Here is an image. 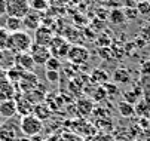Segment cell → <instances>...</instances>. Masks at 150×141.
<instances>
[{"label": "cell", "instance_id": "1", "mask_svg": "<svg viewBox=\"0 0 150 141\" xmlns=\"http://www.w3.org/2000/svg\"><path fill=\"white\" fill-rule=\"evenodd\" d=\"M33 37L28 31L19 30L15 33L9 34V40H8V51H11L12 54L18 55V54H24V52H30V48L33 45Z\"/></svg>", "mask_w": 150, "mask_h": 141}, {"label": "cell", "instance_id": "2", "mask_svg": "<svg viewBox=\"0 0 150 141\" xmlns=\"http://www.w3.org/2000/svg\"><path fill=\"white\" fill-rule=\"evenodd\" d=\"M19 129L23 132V135L31 138V137L40 135V132L43 131V122L34 114L23 116L19 120Z\"/></svg>", "mask_w": 150, "mask_h": 141}, {"label": "cell", "instance_id": "3", "mask_svg": "<svg viewBox=\"0 0 150 141\" xmlns=\"http://www.w3.org/2000/svg\"><path fill=\"white\" fill-rule=\"evenodd\" d=\"M30 2L28 0H6V13L8 16H16L24 18L30 11Z\"/></svg>", "mask_w": 150, "mask_h": 141}, {"label": "cell", "instance_id": "4", "mask_svg": "<svg viewBox=\"0 0 150 141\" xmlns=\"http://www.w3.org/2000/svg\"><path fill=\"white\" fill-rule=\"evenodd\" d=\"M89 56H91V54H89L88 48H85L82 45H71L67 59L73 66H83L89 61Z\"/></svg>", "mask_w": 150, "mask_h": 141}, {"label": "cell", "instance_id": "5", "mask_svg": "<svg viewBox=\"0 0 150 141\" xmlns=\"http://www.w3.org/2000/svg\"><path fill=\"white\" fill-rule=\"evenodd\" d=\"M70 48H71V43L67 42V39L64 36H55L49 46V51H51L52 56L61 59V58H67Z\"/></svg>", "mask_w": 150, "mask_h": 141}, {"label": "cell", "instance_id": "6", "mask_svg": "<svg viewBox=\"0 0 150 141\" xmlns=\"http://www.w3.org/2000/svg\"><path fill=\"white\" fill-rule=\"evenodd\" d=\"M19 131V123L13 122V117L3 120L0 126V141H16Z\"/></svg>", "mask_w": 150, "mask_h": 141}, {"label": "cell", "instance_id": "7", "mask_svg": "<svg viewBox=\"0 0 150 141\" xmlns=\"http://www.w3.org/2000/svg\"><path fill=\"white\" fill-rule=\"evenodd\" d=\"M55 34L52 31L51 27H46V25H40L36 31H34V36H33V42L39 46H45V48H49L52 40H54Z\"/></svg>", "mask_w": 150, "mask_h": 141}, {"label": "cell", "instance_id": "8", "mask_svg": "<svg viewBox=\"0 0 150 141\" xmlns=\"http://www.w3.org/2000/svg\"><path fill=\"white\" fill-rule=\"evenodd\" d=\"M16 85H18V89H19L21 94L31 92V91H34V89H37L40 86L39 85V77L33 71H25Z\"/></svg>", "mask_w": 150, "mask_h": 141}, {"label": "cell", "instance_id": "9", "mask_svg": "<svg viewBox=\"0 0 150 141\" xmlns=\"http://www.w3.org/2000/svg\"><path fill=\"white\" fill-rule=\"evenodd\" d=\"M42 23H43V13L34 9H30L28 13L23 18V27L27 31H36L42 25Z\"/></svg>", "mask_w": 150, "mask_h": 141}, {"label": "cell", "instance_id": "10", "mask_svg": "<svg viewBox=\"0 0 150 141\" xmlns=\"http://www.w3.org/2000/svg\"><path fill=\"white\" fill-rule=\"evenodd\" d=\"M30 55L33 56L36 66H45V64L48 63V59L52 56L49 48L39 46V45H36V43L31 45V48H30Z\"/></svg>", "mask_w": 150, "mask_h": 141}, {"label": "cell", "instance_id": "11", "mask_svg": "<svg viewBox=\"0 0 150 141\" xmlns=\"http://www.w3.org/2000/svg\"><path fill=\"white\" fill-rule=\"evenodd\" d=\"M16 88L8 77L0 79V101H6V99H15L16 97Z\"/></svg>", "mask_w": 150, "mask_h": 141}, {"label": "cell", "instance_id": "12", "mask_svg": "<svg viewBox=\"0 0 150 141\" xmlns=\"http://www.w3.org/2000/svg\"><path fill=\"white\" fill-rule=\"evenodd\" d=\"M15 101H16V111L18 114L23 117V116H28V114H33V110H34V104L30 103L28 99L24 97V94H19L15 97Z\"/></svg>", "mask_w": 150, "mask_h": 141}, {"label": "cell", "instance_id": "13", "mask_svg": "<svg viewBox=\"0 0 150 141\" xmlns=\"http://www.w3.org/2000/svg\"><path fill=\"white\" fill-rule=\"evenodd\" d=\"M18 114L16 111V101L15 99H6V101H0V117L3 120L12 119Z\"/></svg>", "mask_w": 150, "mask_h": 141}, {"label": "cell", "instance_id": "14", "mask_svg": "<svg viewBox=\"0 0 150 141\" xmlns=\"http://www.w3.org/2000/svg\"><path fill=\"white\" fill-rule=\"evenodd\" d=\"M15 64L19 66L24 71H33L34 68V59L30 55V52H24V54H18L15 55Z\"/></svg>", "mask_w": 150, "mask_h": 141}, {"label": "cell", "instance_id": "15", "mask_svg": "<svg viewBox=\"0 0 150 141\" xmlns=\"http://www.w3.org/2000/svg\"><path fill=\"white\" fill-rule=\"evenodd\" d=\"M122 95H123V101H126V103H129V104H137L140 99L143 98V92H141V88H138V86H132L131 89H126V91H123L122 92Z\"/></svg>", "mask_w": 150, "mask_h": 141}, {"label": "cell", "instance_id": "16", "mask_svg": "<svg viewBox=\"0 0 150 141\" xmlns=\"http://www.w3.org/2000/svg\"><path fill=\"white\" fill-rule=\"evenodd\" d=\"M33 114L36 117H39L42 122H45V120H48L52 114V110L49 109V106L46 103H39L34 106V110H33Z\"/></svg>", "mask_w": 150, "mask_h": 141}, {"label": "cell", "instance_id": "17", "mask_svg": "<svg viewBox=\"0 0 150 141\" xmlns=\"http://www.w3.org/2000/svg\"><path fill=\"white\" fill-rule=\"evenodd\" d=\"M107 21H110V23L115 24V25H120V24H123V23L126 21L123 9H122V8H113V9H110Z\"/></svg>", "mask_w": 150, "mask_h": 141}, {"label": "cell", "instance_id": "18", "mask_svg": "<svg viewBox=\"0 0 150 141\" xmlns=\"http://www.w3.org/2000/svg\"><path fill=\"white\" fill-rule=\"evenodd\" d=\"M117 111H119L120 116L125 117V119H131V117H134V116L137 114V113H135V106L126 103V101H119V103H117Z\"/></svg>", "mask_w": 150, "mask_h": 141}, {"label": "cell", "instance_id": "19", "mask_svg": "<svg viewBox=\"0 0 150 141\" xmlns=\"http://www.w3.org/2000/svg\"><path fill=\"white\" fill-rule=\"evenodd\" d=\"M76 109H77V113L82 114V116H88L94 111V103L88 98H82L76 103Z\"/></svg>", "mask_w": 150, "mask_h": 141}, {"label": "cell", "instance_id": "20", "mask_svg": "<svg viewBox=\"0 0 150 141\" xmlns=\"http://www.w3.org/2000/svg\"><path fill=\"white\" fill-rule=\"evenodd\" d=\"M5 28L9 33H15L23 30V18H16V16H8L5 21Z\"/></svg>", "mask_w": 150, "mask_h": 141}, {"label": "cell", "instance_id": "21", "mask_svg": "<svg viewBox=\"0 0 150 141\" xmlns=\"http://www.w3.org/2000/svg\"><path fill=\"white\" fill-rule=\"evenodd\" d=\"M113 82L120 83V85L129 83L131 82V73L126 68H116L115 73H113Z\"/></svg>", "mask_w": 150, "mask_h": 141}, {"label": "cell", "instance_id": "22", "mask_svg": "<svg viewBox=\"0 0 150 141\" xmlns=\"http://www.w3.org/2000/svg\"><path fill=\"white\" fill-rule=\"evenodd\" d=\"M91 77H92L94 82L98 83L100 86H103V85H105L107 82H109V73H107L105 70H103V68H95V70H92Z\"/></svg>", "mask_w": 150, "mask_h": 141}, {"label": "cell", "instance_id": "23", "mask_svg": "<svg viewBox=\"0 0 150 141\" xmlns=\"http://www.w3.org/2000/svg\"><path fill=\"white\" fill-rule=\"evenodd\" d=\"M24 73H25V71H24L23 68L15 64L13 67H11L9 70H6V77L11 80L12 83H18V82H19V79L23 77Z\"/></svg>", "mask_w": 150, "mask_h": 141}, {"label": "cell", "instance_id": "24", "mask_svg": "<svg viewBox=\"0 0 150 141\" xmlns=\"http://www.w3.org/2000/svg\"><path fill=\"white\" fill-rule=\"evenodd\" d=\"M135 113H137L138 116H141V117H149V116H150V104H149L147 99L141 98L140 101L137 103V106H135Z\"/></svg>", "mask_w": 150, "mask_h": 141}, {"label": "cell", "instance_id": "25", "mask_svg": "<svg viewBox=\"0 0 150 141\" xmlns=\"http://www.w3.org/2000/svg\"><path fill=\"white\" fill-rule=\"evenodd\" d=\"M30 2V8L31 9H34V11H37V12H46L48 11V8H49V0H28Z\"/></svg>", "mask_w": 150, "mask_h": 141}, {"label": "cell", "instance_id": "26", "mask_svg": "<svg viewBox=\"0 0 150 141\" xmlns=\"http://www.w3.org/2000/svg\"><path fill=\"white\" fill-rule=\"evenodd\" d=\"M45 67H46V71H59L61 70V59L51 56L48 59V63L45 64Z\"/></svg>", "mask_w": 150, "mask_h": 141}, {"label": "cell", "instance_id": "27", "mask_svg": "<svg viewBox=\"0 0 150 141\" xmlns=\"http://www.w3.org/2000/svg\"><path fill=\"white\" fill-rule=\"evenodd\" d=\"M122 9H123V12H125V18H126V21H135V19L140 16V15H138V11H137V6H135V8H128V6H123Z\"/></svg>", "mask_w": 150, "mask_h": 141}, {"label": "cell", "instance_id": "28", "mask_svg": "<svg viewBox=\"0 0 150 141\" xmlns=\"http://www.w3.org/2000/svg\"><path fill=\"white\" fill-rule=\"evenodd\" d=\"M137 11H138V15L140 16H150V0L147 2H141V3H137Z\"/></svg>", "mask_w": 150, "mask_h": 141}, {"label": "cell", "instance_id": "29", "mask_svg": "<svg viewBox=\"0 0 150 141\" xmlns=\"http://www.w3.org/2000/svg\"><path fill=\"white\" fill-rule=\"evenodd\" d=\"M9 31L5 27H0V49H8V40H9Z\"/></svg>", "mask_w": 150, "mask_h": 141}, {"label": "cell", "instance_id": "30", "mask_svg": "<svg viewBox=\"0 0 150 141\" xmlns=\"http://www.w3.org/2000/svg\"><path fill=\"white\" fill-rule=\"evenodd\" d=\"M95 92H97V94H94V99H95V101H101V99H104L107 97V92H105L104 86H98L95 89Z\"/></svg>", "mask_w": 150, "mask_h": 141}, {"label": "cell", "instance_id": "31", "mask_svg": "<svg viewBox=\"0 0 150 141\" xmlns=\"http://www.w3.org/2000/svg\"><path fill=\"white\" fill-rule=\"evenodd\" d=\"M138 37H141V39L144 40V42H149V40H150V27H149V25L143 27V28L140 30Z\"/></svg>", "mask_w": 150, "mask_h": 141}, {"label": "cell", "instance_id": "32", "mask_svg": "<svg viewBox=\"0 0 150 141\" xmlns=\"http://www.w3.org/2000/svg\"><path fill=\"white\" fill-rule=\"evenodd\" d=\"M46 79L51 83H57L59 79V74H58V71H46Z\"/></svg>", "mask_w": 150, "mask_h": 141}, {"label": "cell", "instance_id": "33", "mask_svg": "<svg viewBox=\"0 0 150 141\" xmlns=\"http://www.w3.org/2000/svg\"><path fill=\"white\" fill-rule=\"evenodd\" d=\"M141 73H143L144 76H149V74H150V61L141 64Z\"/></svg>", "mask_w": 150, "mask_h": 141}, {"label": "cell", "instance_id": "34", "mask_svg": "<svg viewBox=\"0 0 150 141\" xmlns=\"http://www.w3.org/2000/svg\"><path fill=\"white\" fill-rule=\"evenodd\" d=\"M67 2H70V0H49L51 5H57V6H64Z\"/></svg>", "mask_w": 150, "mask_h": 141}, {"label": "cell", "instance_id": "35", "mask_svg": "<svg viewBox=\"0 0 150 141\" xmlns=\"http://www.w3.org/2000/svg\"><path fill=\"white\" fill-rule=\"evenodd\" d=\"M98 43H107V46H109V43H110V40H107L105 37H104V39H103V37H100V39H98Z\"/></svg>", "mask_w": 150, "mask_h": 141}, {"label": "cell", "instance_id": "36", "mask_svg": "<svg viewBox=\"0 0 150 141\" xmlns=\"http://www.w3.org/2000/svg\"><path fill=\"white\" fill-rule=\"evenodd\" d=\"M43 141H61L58 137H55V135H52V137H49L48 140H43Z\"/></svg>", "mask_w": 150, "mask_h": 141}, {"label": "cell", "instance_id": "37", "mask_svg": "<svg viewBox=\"0 0 150 141\" xmlns=\"http://www.w3.org/2000/svg\"><path fill=\"white\" fill-rule=\"evenodd\" d=\"M3 77H6V70L0 67V79H3Z\"/></svg>", "mask_w": 150, "mask_h": 141}, {"label": "cell", "instance_id": "38", "mask_svg": "<svg viewBox=\"0 0 150 141\" xmlns=\"http://www.w3.org/2000/svg\"><path fill=\"white\" fill-rule=\"evenodd\" d=\"M82 2V0H70V3H73V5H79Z\"/></svg>", "mask_w": 150, "mask_h": 141}, {"label": "cell", "instance_id": "39", "mask_svg": "<svg viewBox=\"0 0 150 141\" xmlns=\"http://www.w3.org/2000/svg\"><path fill=\"white\" fill-rule=\"evenodd\" d=\"M2 58H3V51L0 49V61H2Z\"/></svg>", "mask_w": 150, "mask_h": 141}, {"label": "cell", "instance_id": "40", "mask_svg": "<svg viewBox=\"0 0 150 141\" xmlns=\"http://www.w3.org/2000/svg\"><path fill=\"white\" fill-rule=\"evenodd\" d=\"M135 3H141V2H147V0H134Z\"/></svg>", "mask_w": 150, "mask_h": 141}, {"label": "cell", "instance_id": "41", "mask_svg": "<svg viewBox=\"0 0 150 141\" xmlns=\"http://www.w3.org/2000/svg\"><path fill=\"white\" fill-rule=\"evenodd\" d=\"M2 123H3V119H2V117H0V126H2Z\"/></svg>", "mask_w": 150, "mask_h": 141}, {"label": "cell", "instance_id": "42", "mask_svg": "<svg viewBox=\"0 0 150 141\" xmlns=\"http://www.w3.org/2000/svg\"><path fill=\"white\" fill-rule=\"evenodd\" d=\"M147 25H149V27H150V23H149V24H147Z\"/></svg>", "mask_w": 150, "mask_h": 141}, {"label": "cell", "instance_id": "43", "mask_svg": "<svg viewBox=\"0 0 150 141\" xmlns=\"http://www.w3.org/2000/svg\"><path fill=\"white\" fill-rule=\"evenodd\" d=\"M147 141H150V138H149V140H147Z\"/></svg>", "mask_w": 150, "mask_h": 141}]
</instances>
